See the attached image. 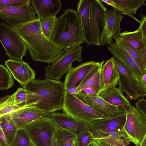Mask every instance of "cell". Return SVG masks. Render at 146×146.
<instances>
[{
    "mask_svg": "<svg viewBox=\"0 0 146 146\" xmlns=\"http://www.w3.org/2000/svg\"><path fill=\"white\" fill-rule=\"evenodd\" d=\"M31 3V0H0V7L19 6Z\"/></svg>",
    "mask_w": 146,
    "mask_h": 146,
    "instance_id": "37",
    "label": "cell"
},
{
    "mask_svg": "<svg viewBox=\"0 0 146 146\" xmlns=\"http://www.w3.org/2000/svg\"></svg>",
    "mask_w": 146,
    "mask_h": 146,
    "instance_id": "53",
    "label": "cell"
},
{
    "mask_svg": "<svg viewBox=\"0 0 146 146\" xmlns=\"http://www.w3.org/2000/svg\"><path fill=\"white\" fill-rule=\"evenodd\" d=\"M56 128L50 117L38 119L23 129L36 146H51Z\"/></svg>",
    "mask_w": 146,
    "mask_h": 146,
    "instance_id": "7",
    "label": "cell"
},
{
    "mask_svg": "<svg viewBox=\"0 0 146 146\" xmlns=\"http://www.w3.org/2000/svg\"><path fill=\"white\" fill-rule=\"evenodd\" d=\"M99 140L113 146H127L131 142L124 129L111 133Z\"/></svg>",
    "mask_w": 146,
    "mask_h": 146,
    "instance_id": "25",
    "label": "cell"
},
{
    "mask_svg": "<svg viewBox=\"0 0 146 146\" xmlns=\"http://www.w3.org/2000/svg\"><path fill=\"white\" fill-rule=\"evenodd\" d=\"M122 90L116 87L103 91L98 95L111 105L127 109L132 106Z\"/></svg>",
    "mask_w": 146,
    "mask_h": 146,
    "instance_id": "23",
    "label": "cell"
},
{
    "mask_svg": "<svg viewBox=\"0 0 146 146\" xmlns=\"http://www.w3.org/2000/svg\"><path fill=\"white\" fill-rule=\"evenodd\" d=\"M126 112L115 116L95 120L88 124L90 132L110 129H122L125 123Z\"/></svg>",
    "mask_w": 146,
    "mask_h": 146,
    "instance_id": "22",
    "label": "cell"
},
{
    "mask_svg": "<svg viewBox=\"0 0 146 146\" xmlns=\"http://www.w3.org/2000/svg\"><path fill=\"white\" fill-rule=\"evenodd\" d=\"M139 82L142 86L146 89V70L144 72L139 79Z\"/></svg>",
    "mask_w": 146,
    "mask_h": 146,
    "instance_id": "41",
    "label": "cell"
},
{
    "mask_svg": "<svg viewBox=\"0 0 146 146\" xmlns=\"http://www.w3.org/2000/svg\"><path fill=\"white\" fill-rule=\"evenodd\" d=\"M0 42L9 59L22 60L27 48L23 41L7 24L0 22Z\"/></svg>",
    "mask_w": 146,
    "mask_h": 146,
    "instance_id": "6",
    "label": "cell"
},
{
    "mask_svg": "<svg viewBox=\"0 0 146 146\" xmlns=\"http://www.w3.org/2000/svg\"><path fill=\"white\" fill-rule=\"evenodd\" d=\"M75 95L106 118L125 113L127 110L110 104L98 95L78 92Z\"/></svg>",
    "mask_w": 146,
    "mask_h": 146,
    "instance_id": "14",
    "label": "cell"
},
{
    "mask_svg": "<svg viewBox=\"0 0 146 146\" xmlns=\"http://www.w3.org/2000/svg\"><path fill=\"white\" fill-rule=\"evenodd\" d=\"M51 146H57L56 139L54 135H53L52 142V143Z\"/></svg>",
    "mask_w": 146,
    "mask_h": 146,
    "instance_id": "47",
    "label": "cell"
},
{
    "mask_svg": "<svg viewBox=\"0 0 146 146\" xmlns=\"http://www.w3.org/2000/svg\"><path fill=\"white\" fill-rule=\"evenodd\" d=\"M62 110L67 115L88 124L106 118L75 95L66 91L62 100Z\"/></svg>",
    "mask_w": 146,
    "mask_h": 146,
    "instance_id": "5",
    "label": "cell"
},
{
    "mask_svg": "<svg viewBox=\"0 0 146 146\" xmlns=\"http://www.w3.org/2000/svg\"><path fill=\"white\" fill-rule=\"evenodd\" d=\"M141 50L144 59L146 61V40H144Z\"/></svg>",
    "mask_w": 146,
    "mask_h": 146,
    "instance_id": "45",
    "label": "cell"
},
{
    "mask_svg": "<svg viewBox=\"0 0 146 146\" xmlns=\"http://www.w3.org/2000/svg\"><path fill=\"white\" fill-rule=\"evenodd\" d=\"M56 17L54 16L45 18L41 21V27L42 33L45 36L50 40Z\"/></svg>",
    "mask_w": 146,
    "mask_h": 146,
    "instance_id": "32",
    "label": "cell"
},
{
    "mask_svg": "<svg viewBox=\"0 0 146 146\" xmlns=\"http://www.w3.org/2000/svg\"><path fill=\"white\" fill-rule=\"evenodd\" d=\"M0 145L1 146H9L3 130L0 118Z\"/></svg>",
    "mask_w": 146,
    "mask_h": 146,
    "instance_id": "40",
    "label": "cell"
},
{
    "mask_svg": "<svg viewBox=\"0 0 146 146\" xmlns=\"http://www.w3.org/2000/svg\"><path fill=\"white\" fill-rule=\"evenodd\" d=\"M11 95H6L3 98L0 99V105L5 102L11 96Z\"/></svg>",
    "mask_w": 146,
    "mask_h": 146,
    "instance_id": "46",
    "label": "cell"
},
{
    "mask_svg": "<svg viewBox=\"0 0 146 146\" xmlns=\"http://www.w3.org/2000/svg\"><path fill=\"white\" fill-rule=\"evenodd\" d=\"M14 84L11 74L3 65L0 64V89L8 90L11 88Z\"/></svg>",
    "mask_w": 146,
    "mask_h": 146,
    "instance_id": "30",
    "label": "cell"
},
{
    "mask_svg": "<svg viewBox=\"0 0 146 146\" xmlns=\"http://www.w3.org/2000/svg\"><path fill=\"white\" fill-rule=\"evenodd\" d=\"M72 146H76V143H74L73 145Z\"/></svg>",
    "mask_w": 146,
    "mask_h": 146,
    "instance_id": "52",
    "label": "cell"
},
{
    "mask_svg": "<svg viewBox=\"0 0 146 146\" xmlns=\"http://www.w3.org/2000/svg\"><path fill=\"white\" fill-rule=\"evenodd\" d=\"M107 10L100 0H80L78 2L76 11L81 24L84 42L87 46H100Z\"/></svg>",
    "mask_w": 146,
    "mask_h": 146,
    "instance_id": "3",
    "label": "cell"
},
{
    "mask_svg": "<svg viewBox=\"0 0 146 146\" xmlns=\"http://www.w3.org/2000/svg\"><path fill=\"white\" fill-rule=\"evenodd\" d=\"M13 94L14 100L15 104L21 107L25 106L26 97L24 87L19 88Z\"/></svg>",
    "mask_w": 146,
    "mask_h": 146,
    "instance_id": "35",
    "label": "cell"
},
{
    "mask_svg": "<svg viewBox=\"0 0 146 146\" xmlns=\"http://www.w3.org/2000/svg\"><path fill=\"white\" fill-rule=\"evenodd\" d=\"M27 146H36L34 143L30 139Z\"/></svg>",
    "mask_w": 146,
    "mask_h": 146,
    "instance_id": "48",
    "label": "cell"
},
{
    "mask_svg": "<svg viewBox=\"0 0 146 146\" xmlns=\"http://www.w3.org/2000/svg\"><path fill=\"white\" fill-rule=\"evenodd\" d=\"M94 139L89 130L85 131L76 137V146H88L93 143Z\"/></svg>",
    "mask_w": 146,
    "mask_h": 146,
    "instance_id": "33",
    "label": "cell"
},
{
    "mask_svg": "<svg viewBox=\"0 0 146 146\" xmlns=\"http://www.w3.org/2000/svg\"><path fill=\"white\" fill-rule=\"evenodd\" d=\"M29 141L26 131L24 129L19 130L9 146H27Z\"/></svg>",
    "mask_w": 146,
    "mask_h": 146,
    "instance_id": "34",
    "label": "cell"
},
{
    "mask_svg": "<svg viewBox=\"0 0 146 146\" xmlns=\"http://www.w3.org/2000/svg\"><path fill=\"white\" fill-rule=\"evenodd\" d=\"M95 62L94 61H91L75 67H72L67 73L63 82L65 90L71 86H78Z\"/></svg>",
    "mask_w": 146,
    "mask_h": 146,
    "instance_id": "18",
    "label": "cell"
},
{
    "mask_svg": "<svg viewBox=\"0 0 146 146\" xmlns=\"http://www.w3.org/2000/svg\"><path fill=\"white\" fill-rule=\"evenodd\" d=\"M124 46L135 62L143 71L146 70V61L144 58L141 50H139L123 41Z\"/></svg>",
    "mask_w": 146,
    "mask_h": 146,
    "instance_id": "29",
    "label": "cell"
},
{
    "mask_svg": "<svg viewBox=\"0 0 146 146\" xmlns=\"http://www.w3.org/2000/svg\"><path fill=\"white\" fill-rule=\"evenodd\" d=\"M113 62L119 74V88L125 93L130 100H139L146 96V89L137 81L122 63L113 56Z\"/></svg>",
    "mask_w": 146,
    "mask_h": 146,
    "instance_id": "9",
    "label": "cell"
},
{
    "mask_svg": "<svg viewBox=\"0 0 146 146\" xmlns=\"http://www.w3.org/2000/svg\"><path fill=\"white\" fill-rule=\"evenodd\" d=\"M88 146H93V143H92L90 144V145H89Z\"/></svg>",
    "mask_w": 146,
    "mask_h": 146,
    "instance_id": "51",
    "label": "cell"
},
{
    "mask_svg": "<svg viewBox=\"0 0 146 146\" xmlns=\"http://www.w3.org/2000/svg\"><path fill=\"white\" fill-rule=\"evenodd\" d=\"M125 10L132 15H136L137 10L142 6H146L145 0H112Z\"/></svg>",
    "mask_w": 146,
    "mask_h": 146,
    "instance_id": "28",
    "label": "cell"
},
{
    "mask_svg": "<svg viewBox=\"0 0 146 146\" xmlns=\"http://www.w3.org/2000/svg\"><path fill=\"white\" fill-rule=\"evenodd\" d=\"M57 146H72L76 136L71 133L56 127L54 134Z\"/></svg>",
    "mask_w": 146,
    "mask_h": 146,
    "instance_id": "27",
    "label": "cell"
},
{
    "mask_svg": "<svg viewBox=\"0 0 146 146\" xmlns=\"http://www.w3.org/2000/svg\"><path fill=\"white\" fill-rule=\"evenodd\" d=\"M136 108L142 114L146 116V100L144 98L139 99L135 103Z\"/></svg>",
    "mask_w": 146,
    "mask_h": 146,
    "instance_id": "38",
    "label": "cell"
},
{
    "mask_svg": "<svg viewBox=\"0 0 146 146\" xmlns=\"http://www.w3.org/2000/svg\"><path fill=\"white\" fill-rule=\"evenodd\" d=\"M123 17L122 15L113 10L106 11L105 25L101 37L100 46H110L113 43V39L116 40L120 37V23Z\"/></svg>",
    "mask_w": 146,
    "mask_h": 146,
    "instance_id": "13",
    "label": "cell"
},
{
    "mask_svg": "<svg viewBox=\"0 0 146 146\" xmlns=\"http://www.w3.org/2000/svg\"><path fill=\"white\" fill-rule=\"evenodd\" d=\"M126 115L124 130L131 142L140 146L146 137V116L132 106L126 110Z\"/></svg>",
    "mask_w": 146,
    "mask_h": 146,
    "instance_id": "8",
    "label": "cell"
},
{
    "mask_svg": "<svg viewBox=\"0 0 146 146\" xmlns=\"http://www.w3.org/2000/svg\"><path fill=\"white\" fill-rule=\"evenodd\" d=\"M31 4L40 20L56 16L60 11L62 3L60 0H31Z\"/></svg>",
    "mask_w": 146,
    "mask_h": 146,
    "instance_id": "20",
    "label": "cell"
},
{
    "mask_svg": "<svg viewBox=\"0 0 146 146\" xmlns=\"http://www.w3.org/2000/svg\"><path fill=\"white\" fill-rule=\"evenodd\" d=\"M66 91L71 94L75 95L78 92L77 87L75 86L70 87Z\"/></svg>",
    "mask_w": 146,
    "mask_h": 146,
    "instance_id": "43",
    "label": "cell"
},
{
    "mask_svg": "<svg viewBox=\"0 0 146 146\" xmlns=\"http://www.w3.org/2000/svg\"><path fill=\"white\" fill-rule=\"evenodd\" d=\"M118 80L117 69L112 59H109L103 64L101 69V86L98 95L103 91L116 87Z\"/></svg>",
    "mask_w": 146,
    "mask_h": 146,
    "instance_id": "19",
    "label": "cell"
},
{
    "mask_svg": "<svg viewBox=\"0 0 146 146\" xmlns=\"http://www.w3.org/2000/svg\"><path fill=\"white\" fill-rule=\"evenodd\" d=\"M50 40L66 52L75 49L84 42L81 24L76 11L66 9L56 18Z\"/></svg>",
    "mask_w": 146,
    "mask_h": 146,
    "instance_id": "4",
    "label": "cell"
},
{
    "mask_svg": "<svg viewBox=\"0 0 146 146\" xmlns=\"http://www.w3.org/2000/svg\"><path fill=\"white\" fill-rule=\"evenodd\" d=\"M140 146H146V137L144 138Z\"/></svg>",
    "mask_w": 146,
    "mask_h": 146,
    "instance_id": "49",
    "label": "cell"
},
{
    "mask_svg": "<svg viewBox=\"0 0 146 146\" xmlns=\"http://www.w3.org/2000/svg\"><path fill=\"white\" fill-rule=\"evenodd\" d=\"M23 87L27 104L34 105L50 113L62 110L66 91L63 82L46 78L34 79Z\"/></svg>",
    "mask_w": 146,
    "mask_h": 146,
    "instance_id": "2",
    "label": "cell"
},
{
    "mask_svg": "<svg viewBox=\"0 0 146 146\" xmlns=\"http://www.w3.org/2000/svg\"><path fill=\"white\" fill-rule=\"evenodd\" d=\"M82 46L73 50L66 52L50 65L45 67V75L47 78L60 81L62 76L67 73L72 66L74 61L81 62Z\"/></svg>",
    "mask_w": 146,
    "mask_h": 146,
    "instance_id": "10",
    "label": "cell"
},
{
    "mask_svg": "<svg viewBox=\"0 0 146 146\" xmlns=\"http://www.w3.org/2000/svg\"><path fill=\"white\" fill-rule=\"evenodd\" d=\"M140 17L141 19L139 21V28L143 33L144 39L146 40V16L140 13Z\"/></svg>",
    "mask_w": 146,
    "mask_h": 146,
    "instance_id": "39",
    "label": "cell"
},
{
    "mask_svg": "<svg viewBox=\"0 0 146 146\" xmlns=\"http://www.w3.org/2000/svg\"><path fill=\"white\" fill-rule=\"evenodd\" d=\"M79 92L87 94L98 95V93L96 91L91 88H86Z\"/></svg>",
    "mask_w": 146,
    "mask_h": 146,
    "instance_id": "42",
    "label": "cell"
},
{
    "mask_svg": "<svg viewBox=\"0 0 146 146\" xmlns=\"http://www.w3.org/2000/svg\"><path fill=\"white\" fill-rule=\"evenodd\" d=\"M51 117L56 127L75 135L76 137L89 129L88 124L60 112L50 113Z\"/></svg>",
    "mask_w": 146,
    "mask_h": 146,
    "instance_id": "16",
    "label": "cell"
},
{
    "mask_svg": "<svg viewBox=\"0 0 146 146\" xmlns=\"http://www.w3.org/2000/svg\"><path fill=\"white\" fill-rule=\"evenodd\" d=\"M99 146H113L99 139H94Z\"/></svg>",
    "mask_w": 146,
    "mask_h": 146,
    "instance_id": "44",
    "label": "cell"
},
{
    "mask_svg": "<svg viewBox=\"0 0 146 146\" xmlns=\"http://www.w3.org/2000/svg\"><path fill=\"white\" fill-rule=\"evenodd\" d=\"M93 144L94 146H99L94 139L93 140Z\"/></svg>",
    "mask_w": 146,
    "mask_h": 146,
    "instance_id": "50",
    "label": "cell"
},
{
    "mask_svg": "<svg viewBox=\"0 0 146 146\" xmlns=\"http://www.w3.org/2000/svg\"><path fill=\"white\" fill-rule=\"evenodd\" d=\"M7 115L13 121L18 130L23 129L35 121L50 117V113L35 106H25Z\"/></svg>",
    "mask_w": 146,
    "mask_h": 146,
    "instance_id": "12",
    "label": "cell"
},
{
    "mask_svg": "<svg viewBox=\"0 0 146 146\" xmlns=\"http://www.w3.org/2000/svg\"><path fill=\"white\" fill-rule=\"evenodd\" d=\"M0 118L3 130L10 145L19 130L14 122L7 115Z\"/></svg>",
    "mask_w": 146,
    "mask_h": 146,
    "instance_id": "26",
    "label": "cell"
},
{
    "mask_svg": "<svg viewBox=\"0 0 146 146\" xmlns=\"http://www.w3.org/2000/svg\"><path fill=\"white\" fill-rule=\"evenodd\" d=\"M41 23L37 18L11 27L24 42L33 61L52 64L66 52L45 36L41 31Z\"/></svg>",
    "mask_w": 146,
    "mask_h": 146,
    "instance_id": "1",
    "label": "cell"
},
{
    "mask_svg": "<svg viewBox=\"0 0 146 146\" xmlns=\"http://www.w3.org/2000/svg\"><path fill=\"white\" fill-rule=\"evenodd\" d=\"M22 107L15 104L13 94L6 101L0 105V117L10 114Z\"/></svg>",
    "mask_w": 146,
    "mask_h": 146,
    "instance_id": "31",
    "label": "cell"
},
{
    "mask_svg": "<svg viewBox=\"0 0 146 146\" xmlns=\"http://www.w3.org/2000/svg\"><path fill=\"white\" fill-rule=\"evenodd\" d=\"M36 12L30 3L0 7V18L11 27L27 23L37 18Z\"/></svg>",
    "mask_w": 146,
    "mask_h": 146,
    "instance_id": "11",
    "label": "cell"
},
{
    "mask_svg": "<svg viewBox=\"0 0 146 146\" xmlns=\"http://www.w3.org/2000/svg\"><path fill=\"white\" fill-rule=\"evenodd\" d=\"M5 64L14 78L23 87L35 79V71L22 60L9 59L5 61Z\"/></svg>",
    "mask_w": 146,
    "mask_h": 146,
    "instance_id": "17",
    "label": "cell"
},
{
    "mask_svg": "<svg viewBox=\"0 0 146 146\" xmlns=\"http://www.w3.org/2000/svg\"><path fill=\"white\" fill-rule=\"evenodd\" d=\"M100 1L108 5L111 6L113 10L119 14L120 15L122 14L125 15H128L132 18L133 19L139 23L140 21L137 19L133 15L131 14L113 2L112 0H101Z\"/></svg>",
    "mask_w": 146,
    "mask_h": 146,
    "instance_id": "36",
    "label": "cell"
},
{
    "mask_svg": "<svg viewBox=\"0 0 146 146\" xmlns=\"http://www.w3.org/2000/svg\"><path fill=\"white\" fill-rule=\"evenodd\" d=\"M115 41L111 45L108 46V50L122 63L135 79L139 82L144 72L131 57L120 37Z\"/></svg>",
    "mask_w": 146,
    "mask_h": 146,
    "instance_id": "15",
    "label": "cell"
},
{
    "mask_svg": "<svg viewBox=\"0 0 146 146\" xmlns=\"http://www.w3.org/2000/svg\"><path fill=\"white\" fill-rule=\"evenodd\" d=\"M120 37L123 41L139 50H141L144 40H146L139 28L133 31H125L121 33Z\"/></svg>",
    "mask_w": 146,
    "mask_h": 146,
    "instance_id": "24",
    "label": "cell"
},
{
    "mask_svg": "<svg viewBox=\"0 0 146 146\" xmlns=\"http://www.w3.org/2000/svg\"><path fill=\"white\" fill-rule=\"evenodd\" d=\"M105 62L104 60L101 62H96L77 87L78 92L86 88H91L96 90L98 95L101 86V69Z\"/></svg>",
    "mask_w": 146,
    "mask_h": 146,
    "instance_id": "21",
    "label": "cell"
}]
</instances>
